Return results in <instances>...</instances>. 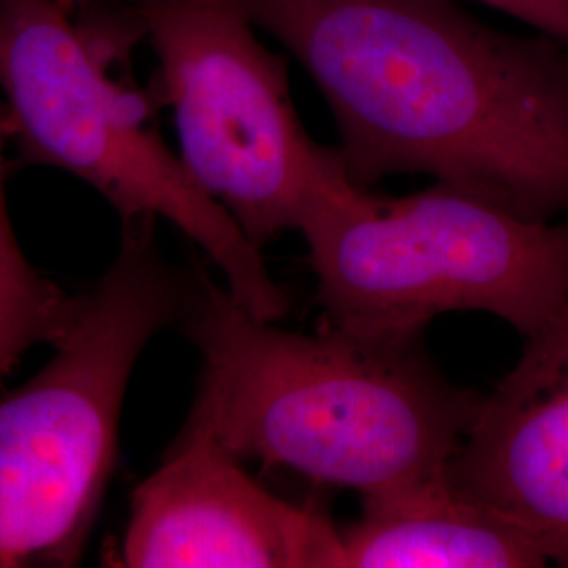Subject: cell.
<instances>
[{
    "instance_id": "obj_8",
    "label": "cell",
    "mask_w": 568,
    "mask_h": 568,
    "mask_svg": "<svg viewBox=\"0 0 568 568\" xmlns=\"http://www.w3.org/2000/svg\"><path fill=\"white\" fill-rule=\"evenodd\" d=\"M485 396L448 478L568 568V302Z\"/></svg>"
},
{
    "instance_id": "obj_4",
    "label": "cell",
    "mask_w": 568,
    "mask_h": 568,
    "mask_svg": "<svg viewBox=\"0 0 568 568\" xmlns=\"http://www.w3.org/2000/svg\"><path fill=\"white\" fill-rule=\"evenodd\" d=\"M112 55L49 0H0V102L18 163L60 169L93 187L122 222L175 225L257 318L281 323L291 297L262 246L192 180L156 126L150 91L114 81Z\"/></svg>"
},
{
    "instance_id": "obj_10",
    "label": "cell",
    "mask_w": 568,
    "mask_h": 568,
    "mask_svg": "<svg viewBox=\"0 0 568 568\" xmlns=\"http://www.w3.org/2000/svg\"><path fill=\"white\" fill-rule=\"evenodd\" d=\"M11 133L0 102V396L21 358L37 345L60 342L74 323L81 293L70 295L23 255L9 217L7 180Z\"/></svg>"
},
{
    "instance_id": "obj_5",
    "label": "cell",
    "mask_w": 568,
    "mask_h": 568,
    "mask_svg": "<svg viewBox=\"0 0 568 568\" xmlns=\"http://www.w3.org/2000/svg\"><path fill=\"white\" fill-rule=\"evenodd\" d=\"M302 234L323 321L356 337L422 342L448 312L528 337L568 302V220H525L445 183L400 199L358 187Z\"/></svg>"
},
{
    "instance_id": "obj_1",
    "label": "cell",
    "mask_w": 568,
    "mask_h": 568,
    "mask_svg": "<svg viewBox=\"0 0 568 568\" xmlns=\"http://www.w3.org/2000/svg\"><path fill=\"white\" fill-rule=\"evenodd\" d=\"M297 61L352 182L427 175L525 220H568V44L457 0H239Z\"/></svg>"
},
{
    "instance_id": "obj_11",
    "label": "cell",
    "mask_w": 568,
    "mask_h": 568,
    "mask_svg": "<svg viewBox=\"0 0 568 568\" xmlns=\"http://www.w3.org/2000/svg\"><path fill=\"white\" fill-rule=\"evenodd\" d=\"M568 44V0H474Z\"/></svg>"
},
{
    "instance_id": "obj_3",
    "label": "cell",
    "mask_w": 568,
    "mask_h": 568,
    "mask_svg": "<svg viewBox=\"0 0 568 568\" xmlns=\"http://www.w3.org/2000/svg\"><path fill=\"white\" fill-rule=\"evenodd\" d=\"M159 220L122 222L53 358L0 396V568L77 567L119 457L122 403L145 345L182 326L199 272L164 257Z\"/></svg>"
},
{
    "instance_id": "obj_9",
    "label": "cell",
    "mask_w": 568,
    "mask_h": 568,
    "mask_svg": "<svg viewBox=\"0 0 568 568\" xmlns=\"http://www.w3.org/2000/svg\"><path fill=\"white\" fill-rule=\"evenodd\" d=\"M548 556L518 525L466 495L448 469L363 499L342 528V568H539Z\"/></svg>"
},
{
    "instance_id": "obj_6",
    "label": "cell",
    "mask_w": 568,
    "mask_h": 568,
    "mask_svg": "<svg viewBox=\"0 0 568 568\" xmlns=\"http://www.w3.org/2000/svg\"><path fill=\"white\" fill-rule=\"evenodd\" d=\"M156 58L192 180L264 248L358 185L300 119L288 65L239 0H122Z\"/></svg>"
},
{
    "instance_id": "obj_12",
    "label": "cell",
    "mask_w": 568,
    "mask_h": 568,
    "mask_svg": "<svg viewBox=\"0 0 568 568\" xmlns=\"http://www.w3.org/2000/svg\"><path fill=\"white\" fill-rule=\"evenodd\" d=\"M49 2H53L55 7H60L70 16H79L82 11H89V9H95V7H102V4H110V2H119V0H49Z\"/></svg>"
},
{
    "instance_id": "obj_2",
    "label": "cell",
    "mask_w": 568,
    "mask_h": 568,
    "mask_svg": "<svg viewBox=\"0 0 568 568\" xmlns=\"http://www.w3.org/2000/svg\"><path fill=\"white\" fill-rule=\"evenodd\" d=\"M199 272L185 337L203 366L185 422L241 462L354 488L361 499L440 476L485 396L450 384L422 342H377L321 323L257 318Z\"/></svg>"
},
{
    "instance_id": "obj_7",
    "label": "cell",
    "mask_w": 568,
    "mask_h": 568,
    "mask_svg": "<svg viewBox=\"0 0 568 568\" xmlns=\"http://www.w3.org/2000/svg\"><path fill=\"white\" fill-rule=\"evenodd\" d=\"M126 568H342V530L260 485L211 432L185 422L131 497Z\"/></svg>"
}]
</instances>
